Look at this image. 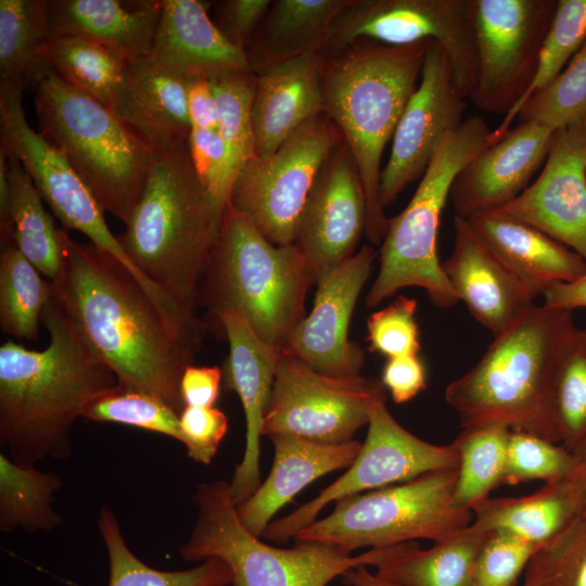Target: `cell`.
<instances>
[{
	"mask_svg": "<svg viewBox=\"0 0 586 586\" xmlns=\"http://www.w3.org/2000/svg\"><path fill=\"white\" fill-rule=\"evenodd\" d=\"M63 264L51 295L119 385L151 393L179 415L180 382L195 347L164 320L133 276L114 257L60 229Z\"/></svg>",
	"mask_w": 586,
	"mask_h": 586,
	"instance_id": "obj_1",
	"label": "cell"
},
{
	"mask_svg": "<svg viewBox=\"0 0 586 586\" xmlns=\"http://www.w3.org/2000/svg\"><path fill=\"white\" fill-rule=\"evenodd\" d=\"M41 322L50 342L42 351L13 341L0 346V444L17 463L64 459L71 430L97 396L117 384L51 295Z\"/></svg>",
	"mask_w": 586,
	"mask_h": 586,
	"instance_id": "obj_2",
	"label": "cell"
},
{
	"mask_svg": "<svg viewBox=\"0 0 586 586\" xmlns=\"http://www.w3.org/2000/svg\"><path fill=\"white\" fill-rule=\"evenodd\" d=\"M576 329L572 311L534 305L496 335L480 360L445 390L461 428L500 424L560 444L552 390Z\"/></svg>",
	"mask_w": 586,
	"mask_h": 586,
	"instance_id": "obj_3",
	"label": "cell"
},
{
	"mask_svg": "<svg viewBox=\"0 0 586 586\" xmlns=\"http://www.w3.org/2000/svg\"><path fill=\"white\" fill-rule=\"evenodd\" d=\"M430 41L390 46L359 40L324 58L327 115L357 166L367 201L368 239L382 242L388 218L380 203L381 158L418 87Z\"/></svg>",
	"mask_w": 586,
	"mask_h": 586,
	"instance_id": "obj_4",
	"label": "cell"
},
{
	"mask_svg": "<svg viewBox=\"0 0 586 586\" xmlns=\"http://www.w3.org/2000/svg\"><path fill=\"white\" fill-rule=\"evenodd\" d=\"M220 219L187 143L155 153L141 198L118 240L146 278L194 314Z\"/></svg>",
	"mask_w": 586,
	"mask_h": 586,
	"instance_id": "obj_5",
	"label": "cell"
},
{
	"mask_svg": "<svg viewBox=\"0 0 586 586\" xmlns=\"http://www.w3.org/2000/svg\"><path fill=\"white\" fill-rule=\"evenodd\" d=\"M314 280L294 244L276 245L229 202L200 297L216 315L239 313L268 345L283 348L306 317Z\"/></svg>",
	"mask_w": 586,
	"mask_h": 586,
	"instance_id": "obj_6",
	"label": "cell"
},
{
	"mask_svg": "<svg viewBox=\"0 0 586 586\" xmlns=\"http://www.w3.org/2000/svg\"><path fill=\"white\" fill-rule=\"evenodd\" d=\"M35 91L38 132L66 156L102 209L126 225L155 153L111 109L49 67Z\"/></svg>",
	"mask_w": 586,
	"mask_h": 586,
	"instance_id": "obj_7",
	"label": "cell"
},
{
	"mask_svg": "<svg viewBox=\"0 0 586 586\" xmlns=\"http://www.w3.org/2000/svg\"><path fill=\"white\" fill-rule=\"evenodd\" d=\"M491 131L482 117L473 115L442 139L407 206L388 218L379 272L366 297L369 307L407 286L423 289L442 309L459 302L438 259L437 232L455 178L487 148Z\"/></svg>",
	"mask_w": 586,
	"mask_h": 586,
	"instance_id": "obj_8",
	"label": "cell"
},
{
	"mask_svg": "<svg viewBox=\"0 0 586 586\" xmlns=\"http://www.w3.org/2000/svg\"><path fill=\"white\" fill-rule=\"evenodd\" d=\"M192 499L199 512L179 553L190 562L222 560L231 571V586H328L351 569L373 566L380 558L381 548L354 556L316 543L291 548L266 544L240 521L225 480L199 484Z\"/></svg>",
	"mask_w": 586,
	"mask_h": 586,
	"instance_id": "obj_9",
	"label": "cell"
},
{
	"mask_svg": "<svg viewBox=\"0 0 586 586\" xmlns=\"http://www.w3.org/2000/svg\"><path fill=\"white\" fill-rule=\"evenodd\" d=\"M457 469L345 497L332 512L301 530L296 543H316L346 552L428 539L444 540L473 518L454 497Z\"/></svg>",
	"mask_w": 586,
	"mask_h": 586,
	"instance_id": "obj_10",
	"label": "cell"
},
{
	"mask_svg": "<svg viewBox=\"0 0 586 586\" xmlns=\"http://www.w3.org/2000/svg\"><path fill=\"white\" fill-rule=\"evenodd\" d=\"M341 132L322 113L276 151L255 156L237 177L229 203L276 245L294 243L300 217Z\"/></svg>",
	"mask_w": 586,
	"mask_h": 586,
	"instance_id": "obj_11",
	"label": "cell"
},
{
	"mask_svg": "<svg viewBox=\"0 0 586 586\" xmlns=\"http://www.w3.org/2000/svg\"><path fill=\"white\" fill-rule=\"evenodd\" d=\"M359 40L390 46L438 42L460 93L469 100L477 73L473 0H353L335 20L322 51L335 55Z\"/></svg>",
	"mask_w": 586,
	"mask_h": 586,
	"instance_id": "obj_12",
	"label": "cell"
},
{
	"mask_svg": "<svg viewBox=\"0 0 586 586\" xmlns=\"http://www.w3.org/2000/svg\"><path fill=\"white\" fill-rule=\"evenodd\" d=\"M383 400L386 388L377 379L328 375L280 352L262 435L347 443L368 425L375 405Z\"/></svg>",
	"mask_w": 586,
	"mask_h": 586,
	"instance_id": "obj_13",
	"label": "cell"
},
{
	"mask_svg": "<svg viewBox=\"0 0 586 586\" xmlns=\"http://www.w3.org/2000/svg\"><path fill=\"white\" fill-rule=\"evenodd\" d=\"M457 467L458 455L451 443L437 445L416 436L395 420L386 400L380 402L372 411L359 454L345 473L311 500L272 520L262 538L284 544L315 522L331 502Z\"/></svg>",
	"mask_w": 586,
	"mask_h": 586,
	"instance_id": "obj_14",
	"label": "cell"
},
{
	"mask_svg": "<svg viewBox=\"0 0 586 586\" xmlns=\"http://www.w3.org/2000/svg\"><path fill=\"white\" fill-rule=\"evenodd\" d=\"M557 7L558 0H473L475 106L506 115L523 98Z\"/></svg>",
	"mask_w": 586,
	"mask_h": 586,
	"instance_id": "obj_15",
	"label": "cell"
},
{
	"mask_svg": "<svg viewBox=\"0 0 586 586\" xmlns=\"http://www.w3.org/2000/svg\"><path fill=\"white\" fill-rule=\"evenodd\" d=\"M24 88L21 79L0 78V150L20 161L64 230L104 244L112 235L104 211L66 156L29 126Z\"/></svg>",
	"mask_w": 586,
	"mask_h": 586,
	"instance_id": "obj_16",
	"label": "cell"
},
{
	"mask_svg": "<svg viewBox=\"0 0 586 586\" xmlns=\"http://www.w3.org/2000/svg\"><path fill=\"white\" fill-rule=\"evenodd\" d=\"M467 100L456 86L446 51L431 41L420 81L400 116L391 155L381 171L383 208L422 177L442 139L462 123Z\"/></svg>",
	"mask_w": 586,
	"mask_h": 586,
	"instance_id": "obj_17",
	"label": "cell"
},
{
	"mask_svg": "<svg viewBox=\"0 0 586 586\" xmlns=\"http://www.w3.org/2000/svg\"><path fill=\"white\" fill-rule=\"evenodd\" d=\"M488 213L530 225L586 260V120L556 130L538 177Z\"/></svg>",
	"mask_w": 586,
	"mask_h": 586,
	"instance_id": "obj_18",
	"label": "cell"
},
{
	"mask_svg": "<svg viewBox=\"0 0 586 586\" xmlns=\"http://www.w3.org/2000/svg\"><path fill=\"white\" fill-rule=\"evenodd\" d=\"M375 257V250L366 245L318 277L313 309L292 331L281 352L328 375L360 374L365 354L348 340V327Z\"/></svg>",
	"mask_w": 586,
	"mask_h": 586,
	"instance_id": "obj_19",
	"label": "cell"
},
{
	"mask_svg": "<svg viewBox=\"0 0 586 586\" xmlns=\"http://www.w3.org/2000/svg\"><path fill=\"white\" fill-rule=\"evenodd\" d=\"M367 228L360 176L343 142L322 167L300 217L294 245L314 280L354 255Z\"/></svg>",
	"mask_w": 586,
	"mask_h": 586,
	"instance_id": "obj_20",
	"label": "cell"
},
{
	"mask_svg": "<svg viewBox=\"0 0 586 586\" xmlns=\"http://www.w3.org/2000/svg\"><path fill=\"white\" fill-rule=\"evenodd\" d=\"M216 317L229 343V355L221 369L222 383L226 391L238 394L245 416L244 453L229 482L239 506L262 484V429L280 351L262 341L239 313L224 310Z\"/></svg>",
	"mask_w": 586,
	"mask_h": 586,
	"instance_id": "obj_21",
	"label": "cell"
},
{
	"mask_svg": "<svg viewBox=\"0 0 586 586\" xmlns=\"http://www.w3.org/2000/svg\"><path fill=\"white\" fill-rule=\"evenodd\" d=\"M555 132L538 123H521L480 152L451 184L455 215L468 219L515 199L545 163Z\"/></svg>",
	"mask_w": 586,
	"mask_h": 586,
	"instance_id": "obj_22",
	"label": "cell"
},
{
	"mask_svg": "<svg viewBox=\"0 0 586 586\" xmlns=\"http://www.w3.org/2000/svg\"><path fill=\"white\" fill-rule=\"evenodd\" d=\"M455 243L442 264L458 300L495 336L532 306L535 292L484 243L469 220L454 217Z\"/></svg>",
	"mask_w": 586,
	"mask_h": 586,
	"instance_id": "obj_23",
	"label": "cell"
},
{
	"mask_svg": "<svg viewBox=\"0 0 586 586\" xmlns=\"http://www.w3.org/2000/svg\"><path fill=\"white\" fill-rule=\"evenodd\" d=\"M146 58L162 71L187 81L252 72L245 50L220 33L206 4L199 0H162Z\"/></svg>",
	"mask_w": 586,
	"mask_h": 586,
	"instance_id": "obj_24",
	"label": "cell"
},
{
	"mask_svg": "<svg viewBox=\"0 0 586 586\" xmlns=\"http://www.w3.org/2000/svg\"><path fill=\"white\" fill-rule=\"evenodd\" d=\"M323 64L320 52H309L256 75L252 118L257 156L272 153L324 113Z\"/></svg>",
	"mask_w": 586,
	"mask_h": 586,
	"instance_id": "obj_25",
	"label": "cell"
},
{
	"mask_svg": "<svg viewBox=\"0 0 586 586\" xmlns=\"http://www.w3.org/2000/svg\"><path fill=\"white\" fill-rule=\"evenodd\" d=\"M110 109L154 153L188 143V81L156 67L146 56L127 62L124 82Z\"/></svg>",
	"mask_w": 586,
	"mask_h": 586,
	"instance_id": "obj_26",
	"label": "cell"
},
{
	"mask_svg": "<svg viewBox=\"0 0 586 586\" xmlns=\"http://www.w3.org/2000/svg\"><path fill=\"white\" fill-rule=\"evenodd\" d=\"M268 438L273 446L270 472L253 495L237 506L240 521L257 537L301 491L328 473L351 467L361 448L354 440L327 444L290 434Z\"/></svg>",
	"mask_w": 586,
	"mask_h": 586,
	"instance_id": "obj_27",
	"label": "cell"
},
{
	"mask_svg": "<svg viewBox=\"0 0 586 586\" xmlns=\"http://www.w3.org/2000/svg\"><path fill=\"white\" fill-rule=\"evenodd\" d=\"M162 0H48L52 37L94 41L127 61L149 55Z\"/></svg>",
	"mask_w": 586,
	"mask_h": 586,
	"instance_id": "obj_28",
	"label": "cell"
},
{
	"mask_svg": "<svg viewBox=\"0 0 586 586\" xmlns=\"http://www.w3.org/2000/svg\"><path fill=\"white\" fill-rule=\"evenodd\" d=\"M493 253L537 296L553 282L586 272V260L543 231L521 221L483 213L468 218Z\"/></svg>",
	"mask_w": 586,
	"mask_h": 586,
	"instance_id": "obj_29",
	"label": "cell"
},
{
	"mask_svg": "<svg viewBox=\"0 0 586 586\" xmlns=\"http://www.w3.org/2000/svg\"><path fill=\"white\" fill-rule=\"evenodd\" d=\"M585 508L583 494L564 477L544 483L525 496L486 498L472 509V521L463 530L476 534L502 531L543 547Z\"/></svg>",
	"mask_w": 586,
	"mask_h": 586,
	"instance_id": "obj_30",
	"label": "cell"
},
{
	"mask_svg": "<svg viewBox=\"0 0 586 586\" xmlns=\"http://www.w3.org/2000/svg\"><path fill=\"white\" fill-rule=\"evenodd\" d=\"M353 0H276L245 47L251 71L258 75L272 65L326 47L335 20Z\"/></svg>",
	"mask_w": 586,
	"mask_h": 586,
	"instance_id": "obj_31",
	"label": "cell"
},
{
	"mask_svg": "<svg viewBox=\"0 0 586 586\" xmlns=\"http://www.w3.org/2000/svg\"><path fill=\"white\" fill-rule=\"evenodd\" d=\"M484 536L462 528L428 549L417 542L383 547L373 573L395 586H473Z\"/></svg>",
	"mask_w": 586,
	"mask_h": 586,
	"instance_id": "obj_32",
	"label": "cell"
},
{
	"mask_svg": "<svg viewBox=\"0 0 586 586\" xmlns=\"http://www.w3.org/2000/svg\"><path fill=\"white\" fill-rule=\"evenodd\" d=\"M7 157L14 243L41 275L54 280L63 264L60 229L46 211L42 196L20 161L10 155Z\"/></svg>",
	"mask_w": 586,
	"mask_h": 586,
	"instance_id": "obj_33",
	"label": "cell"
},
{
	"mask_svg": "<svg viewBox=\"0 0 586 586\" xmlns=\"http://www.w3.org/2000/svg\"><path fill=\"white\" fill-rule=\"evenodd\" d=\"M63 482L53 472L21 464L0 454V531H51L63 523L52 504Z\"/></svg>",
	"mask_w": 586,
	"mask_h": 586,
	"instance_id": "obj_34",
	"label": "cell"
},
{
	"mask_svg": "<svg viewBox=\"0 0 586 586\" xmlns=\"http://www.w3.org/2000/svg\"><path fill=\"white\" fill-rule=\"evenodd\" d=\"M97 523L107 551V586H229L232 583L229 566L218 558L180 571L149 566L129 549L119 523L107 506L101 508Z\"/></svg>",
	"mask_w": 586,
	"mask_h": 586,
	"instance_id": "obj_35",
	"label": "cell"
},
{
	"mask_svg": "<svg viewBox=\"0 0 586 586\" xmlns=\"http://www.w3.org/2000/svg\"><path fill=\"white\" fill-rule=\"evenodd\" d=\"M41 58L61 78L109 109L124 82L128 62L94 41L75 36L52 37Z\"/></svg>",
	"mask_w": 586,
	"mask_h": 586,
	"instance_id": "obj_36",
	"label": "cell"
},
{
	"mask_svg": "<svg viewBox=\"0 0 586 586\" xmlns=\"http://www.w3.org/2000/svg\"><path fill=\"white\" fill-rule=\"evenodd\" d=\"M49 39L48 0H0V78L35 88L48 67L41 51Z\"/></svg>",
	"mask_w": 586,
	"mask_h": 586,
	"instance_id": "obj_37",
	"label": "cell"
},
{
	"mask_svg": "<svg viewBox=\"0 0 586 586\" xmlns=\"http://www.w3.org/2000/svg\"><path fill=\"white\" fill-rule=\"evenodd\" d=\"M451 442L457 455L455 501L472 509L502 485L510 429L500 424L461 428Z\"/></svg>",
	"mask_w": 586,
	"mask_h": 586,
	"instance_id": "obj_38",
	"label": "cell"
},
{
	"mask_svg": "<svg viewBox=\"0 0 586 586\" xmlns=\"http://www.w3.org/2000/svg\"><path fill=\"white\" fill-rule=\"evenodd\" d=\"M51 298L50 282L20 252L15 243L1 246L0 326L16 339L38 337L42 311Z\"/></svg>",
	"mask_w": 586,
	"mask_h": 586,
	"instance_id": "obj_39",
	"label": "cell"
},
{
	"mask_svg": "<svg viewBox=\"0 0 586 586\" xmlns=\"http://www.w3.org/2000/svg\"><path fill=\"white\" fill-rule=\"evenodd\" d=\"M586 40V0H558L550 28L543 42L535 76L518 104L497 128L491 131L488 145L500 141L510 130L523 104L551 82Z\"/></svg>",
	"mask_w": 586,
	"mask_h": 586,
	"instance_id": "obj_40",
	"label": "cell"
},
{
	"mask_svg": "<svg viewBox=\"0 0 586 586\" xmlns=\"http://www.w3.org/2000/svg\"><path fill=\"white\" fill-rule=\"evenodd\" d=\"M209 80L218 106V132L227 152V175L232 190L239 174L256 155L252 118L256 75L235 73Z\"/></svg>",
	"mask_w": 586,
	"mask_h": 586,
	"instance_id": "obj_41",
	"label": "cell"
},
{
	"mask_svg": "<svg viewBox=\"0 0 586 586\" xmlns=\"http://www.w3.org/2000/svg\"><path fill=\"white\" fill-rule=\"evenodd\" d=\"M552 410L560 444L577 453L586 444V329H576L561 357Z\"/></svg>",
	"mask_w": 586,
	"mask_h": 586,
	"instance_id": "obj_42",
	"label": "cell"
},
{
	"mask_svg": "<svg viewBox=\"0 0 586 586\" xmlns=\"http://www.w3.org/2000/svg\"><path fill=\"white\" fill-rule=\"evenodd\" d=\"M81 418L137 426L183 442L175 409L151 393L118 383L90 402Z\"/></svg>",
	"mask_w": 586,
	"mask_h": 586,
	"instance_id": "obj_43",
	"label": "cell"
},
{
	"mask_svg": "<svg viewBox=\"0 0 586 586\" xmlns=\"http://www.w3.org/2000/svg\"><path fill=\"white\" fill-rule=\"evenodd\" d=\"M521 123L558 130L586 120V40L563 71L521 107Z\"/></svg>",
	"mask_w": 586,
	"mask_h": 586,
	"instance_id": "obj_44",
	"label": "cell"
},
{
	"mask_svg": "<svg viewBox=\"0 0 586 586\" xmlns=\"http://www.w3.org/2000/svg\"><path fill=\"white\" fill-rule=\"evenodd\" d=\"M523 578L532 586H586V508L534 555Z\"/></svg>",
	"mask_w": 586,
	"mask_h": 586,
	"instance_id": "obj_45",
	"label": "cell"
},
{
	"mask_svg": "<svg viewBox=\"0 0 586 586\" xmlns=\"http://www.w3.org/2000/svg\"><path fill=\"white\" fill-rule=\"evenodd\" d=\"M573 463L574 455L563 445L534 434L510 431L502 485L559 481L570 473Z\"/></svg>",
	"mask_w": 586,
	"mask_h": 586,
	"instance_id": "obj_46",
	"label": "cell"
},
{
	"mask_svg": "<svg viewBox=\"0 0 586 586\" xmlns=\"http://www.w3.org/2000/svg\"><path fill=\"white\" fill-rule=\"evenodd\" d=\"M540 548L507 532L486 533L474 563L473 586H518Z\"/></svg>",
	"mask_w": 586,
	"mask_h": 586,
	"instance_id": "obj_47",
	"label": "cell"
},
{
	"mask_svg": "<svg viewBox=\"0 0 586 586\" xmlns=\"http://www.w3.org/2000/svg\"><path fill=\"white\" fill-rule=\"evenodd\" d=\"M417 301L398 295L367 320L369 349L386 358L418 355L421 346L416 319Z\"/></svg>",
	"mask_w": 586,
	"mask_h": 586,
	"instance_id": "obj_48",
	"label": "cell"
},
{
	"mask_svg": "<svg viewBox=\"0 0 586 586\" xmlns=\"http://www.w3.org/2000/svg\"><path fill=\"white\" fill-rule=\"evenodd\" d=\"M188 149L193 167L221 217L231 193L222 139L216 130L191 128Z\"/></svg>",
	"mask_w": 586,
	"mask_h": 586,
	"instance_id": "obj_49",
	"label": "cell"
},
{
	"mask_svg": "<svg viewBox=\"0 0 586 586\" xmlns=\"http://www.w3.org/2000/svg\"><path fill=\"white\" fill-rule=\"evenodd\" d=\"M188 456L209 464L228 431V418L215 407L186 406L179 415Z\"/></svg>",
	"mask_w": 586,
	"mask_h": 586,
	"instance_id": "obj_50",
	"label": "cell"
},
{
	"mask_svg": "<svg viewBox=\"0 0 586 586\" xmlns=\"http://www.w3.org/2000/svg\"><path fill=\"white\" fill-rule=\"evenodd\" d=\"M270 4L269 0L219 1L214 23L229 41L245 49L265 18Z\"/></svg>",
	"mask_w": 586,
	"mask_h": 586,
	"instance_id": "obj_51",
	"label": "cell"
},
{
	"mask_svg": "<svg viewBox=\"0 0 586 586\" xmlns=\"http://www.w3.org/2000/svg\"><path fill=\"white\" fill-rule=\"evenodd\" d=\"M381 382L396 404H405L426 388V372L418 355L387 358Z\"/></svg>",
	"mask_w": 586,
	"mask_h": 586,
	"instance_id": "obj_52",
	"label": "cell"
},
{
	"mask_svg": "<svg viewBox=\"0 0 586 586\" xmlns=\"http://www.w3.org/2000/svg\"><path fill=\"white\" fill-rule=\"evenodd\" d=\"M222 383V370L217 367L188 366L181 377L180 393L186 406L214 407Z\"/></svg>",
	"mask_w": 586,
	"mask_h": 586,
	"instance_id": "obj_53",
	"label": "cell"
},
{
	"mask_svg": "<svg viewBox=\"0 0 586 586\" xmlns=\"http://www.w3.org/2000/svg\"><path fill=\"white\" fill-rule=\"evenodd\" d=\"M188 110L191 128L218 131V106L209 79L195 78L188 80Z\"/></svg>",
	"mask_w": 586,
	"mask_h": 586,
	"instance_id": "obj_54",
	"label": "cell"
},
{
	"mask_svg": "<svg viewBox=\"0 0 586 586\" xmlns=\"http://www.w3.org/2000/svg\"><path fill=\"white\" fill-rule=\"evenodd\" d=\"M544 306L572 311L586 308V272L573 281L553 282L542 292Z\"/></svg>",
	"mask_w": 586,
	"mask_h": 586,
	"instance_id": "obj_55",
	"label": "cell"
},
{
	"mask_svg": "<svg viewBox=\"0 0 586 586\" xmlns=\"http://www.w3.org/2000/svg\"><path fill=\"white\" fill-rule=\"evenodd\" d=\"M341 579L345 586H395L378 577L367 566L351 569L341 576ZM522 586H532V584L523 578Z\"/></svg>",
	"mask_w": 586,
	"mask_h": 586,
	"instance_id": "obj_56",
	"label": "cell"
},
{
	"mask_svg": "<svg viewBox=\"0 0 586 586\" xmlns=\"http://www.w3.org/2000/svg\"><path fill=\"white\" fill-rule=\"evenodd\" d=\"M574 455V463L565 476L586 499V444Z\"/></svg>",
	"mask_w": 586,
	"mask_h": 586,
	"instance_id": "obj_57",
	"label": "cell"
},
{
	"mask_svg": "<svg viewBox=\"0 0 586 586\" xmlns=\"http://www.w3.org/2000/svg\"><path fill=\"white\" fill-rule=\"evenodd\" d=\"M229 586H231V585H229Z\"/></svg>",
	"mask_w": 586,
	"mask_h": 586,
	"instance_id": "obj_58",
	"label": "cell"
}]
</instances>
